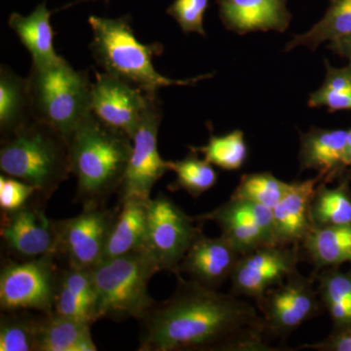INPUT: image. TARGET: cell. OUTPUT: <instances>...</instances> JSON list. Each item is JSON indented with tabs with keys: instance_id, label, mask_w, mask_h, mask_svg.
<instances>
[{
	"instance_id": "cell-1",
	"label": "cell",
	"mask_w": 351,
	"mask_h": 351,
	"mask_svg": "<svg viewBox=\"0 0 351 351\" xmlns=\"http://www.w3.org/2000/svg\"><path fill=\"white\" fill-rule=\"evenodd\" d=\"M179 276L174 294L144 317L141 351L272 350L257 308Z\"/></svg>"
},
{
	"instance_id": "cell-2",
	"label": "cell",
	"mask_w": 351,
	"mask_h": 351,
	"mask_svg": "<svg viewBox=\"0 0 351 351\" xmlns=\"http://www.w3.org/2000/svg\"><path fill=\"white\" fill-rule=\"evenodd\" d=\"M71 174L84 206H101L119 191L130 158L133 141L90 113L68 140Z\"/></svg>"
},
{
	"instance_id": "cell-3",
	"label": "cell",
	"mask_w": 351,
	"mask_h": 351,
	"mask_svg": "<svg viewBox=\"0 0 351 351\" xmlns=\"http://www.w3.org/2000/svg\"><path fill=\"white\" fill-rule=\"evenodd\" d=\"M88 22L93 32L90 51L98 66L145 93L157 95L161 88L174 85L191 86L214 76L206 73L189 80H171L159 73L154 58L162 54V44L140 43L132 29L130 16H90Z\"/></svg>"
},
{
	"instance_id": "cell-4",
	"label": "cell",
	"mask_w": 351,
	"mask_h": 351,
	"mask_svg": "<svg viewBox=\"0 0 351 351\" xmlns=\"http://www.w3.org/2000/svg\"><path fill=\"white\" fill-rule=\"evenodd\" d=\"M0 169L50 197L71 174L68 141L48 124L29 119L2 138Z\"/></svg>"
},
{
	"instance_id": "cell-5",
	"label": "cell",
	"mask_w": 351,
	"mask_h": 351,
	"mask_svg": "<svg viewBox=\"0 0 351 351\" xmlns=\"http://www.w3.org/2000/svg\"><path fill=\"white\" fill-rule=\"evenodd\" d=\"M27 85L32 119L56 129L66 141L92 112L88 73L64 59L50 66L32 64Z\"/></svg>"
},
{
	"instance_id": "cell-6",
	"label": "cell",
	"mask_w": 351,
	"mask_h": 351,
	"mask_svg": "<svg viewBox=\"0 0 351 351\" xmlns=\"http://www.w3.org/2000/svg\"><path fill=\"white\" fill-rule=\"evenodd\" d=\"M158 271V265L145 250L97 265L92 269L97 319H142L156 304L149 294V283Z\"/></svg>"
},
{
	"instance_id": "cell-7",
	"label": "cell",
	"mask_w": 351,
	"mask_h": 351,
	"mask_svg": "<svg viewBox=\"0 0 351 351\" xmlns=\"http://www.w3.org/2000/svg\"><path fill=\"white\" fill-rule=\"evenodd\" d=\"M195 221L167 196L149 200L145 251L160 270L177 272L189 247L201 234Z\"/></svg>"
},
{
	"instance_id": "cell-8",
	"label": "cell",
	"mask_w": 351,
	"mask_h": 351,
	"mask_svg": "<svg viewBox=\"0 0 351 351\" xmlns=\"http://www.w3.org/2000/svg\"><path fill=\"white\" fill-rule=\"evenodd\" d=\"M55 255L24 263H7L0 274V306L3 311H54L58 277Z\"/></svg>"
},
{
	"instance_id": "cell-9",
	"label": "cell",
	"mask_w": 351,
	"mask_h": 351,
	"mask_svg": "<svg viewBox=\"0 0 351 351\" xmlns=\"http://www.w3.org/2000/svg\"><path fill=\"white\" fill-rule=\"evenodd\" d=\"M313 276L295 270L282 284L270 289L257 302L267 336L286 338L304 322L319 315L323 307Z\"/></svg>"
},
{
	"instance_id": "cell-10",
	"label": "cell",
	"mask_w": 351,
	"mask_h": 351,
	"mask_svg": "<svg viewBox=\"0 0 351 351\" xmlns=\"http://www.w3.org/2000/svg\"><path fill=\"white\" fill-rule=\"evenodd\" d=\"M301 258V245H265L243 254L230 276L232 294L260 301L297 270Z\"/></svg>"
},
{
	"instance_id": "cell-11",
	"label": "cell",
	"mask_w": 351,
	"mask_h": 351,
	"mask_svg": "<svg viewBox=\"0 0 351 351\" xmlns=\"http://www.w3.org/2000/svg\"><path fill=\"white\" fill-rule=\"evenodd\" d=\"M162 110L158 98L145 113L133 138L130 158L120 186V201L136 198L147 201L157 182L170 171V161L164 160L157 149Z\"/></svg>"
},
{
	"instance_id": "cell-12",
	"label": "cell",
	"mask_w": 351,
	"mask_h": 351,
	"mask_svg": "<svg viewBox=\"0 0 351 351\" xmlns=\"http://www.w3.org/2000/svg\"><path fill=\"white\" fill-rule=\"evenodd\" d=\"M157 98V95L145 93L106 71L96 73L92 82L91 112L133 141L145 113Z\"/></svg>"
},
{
	"instance_id": "cell-13",
	"label": "cell",
	"mask_w": 351,
	"mask_h": 351,
	"mask_svg": "<svg viewBox=\"0 0 351 351\" xmlns=\"http://www.w3.org/2000/svg\"><path fill=\"white\" fill-rule=\"evenodd\" d=\"M117 213L90 205L75 218L56 221L57 253L66 256L69 267L92 269L101 262Z\"/></svg>"
},
{
	"instance_id": "cell-14",
	"label": "cell",
	"mask_w": 351,
	"mask_h": 351,
	"mask_svg": "<svg viewBox=\"0 0 351 351\" xmlns=\"http://www.w3.org/2000/svg\"><path fill=\"white\" fill-rule=\"evenodd\" d=\"M195 219L197 223L206 221L216 223L221 228V235L240 255L265 245H277L274 212L258 203L230 197L221 206Z\"/></svg>"
},
{
	"instance_id": "cell-15",
	"label": "cell",
	"mask_w": 351,
	"mask_h": 351,
	"mask_svg": "<svg viewBox=\"0 0 351 351\" xmlns=\"http://www.w3.org/2000/svg\"><path fill=\"white\" fill-rule=\"evenodd\" d=\"M0 234L7 248L20 257L32 260L57 254L56 221L38 206L25 205L2 214Z\"/></svg>"
},
{
	"instance_id": "cell-16",
	"label": "cell",
	"mask_w": 351,
	"mask_h": 351,
	"mask_svg": "<svg viewBox=\"0 0 351 351\" xmlns=\"http://www.w3.org/2000/svg\"><path fill=\"white\" fill-rule=\"evenodd\" d=\"M240 256L223 235L212 239L201 233L189 247L176 274H188L191 280L217 290L230 278Z\"/></svg>"
},
{
	"instance_id": "cell-17",
	"label": "cell",
	"mask_w": 351,
	"mask_h": 351,
	"mask_svg": "<svg viewBox=\"0 0 351 351\" xmlns=\"http://www.w3.org/2000/svg\"><path fill=\"white\" fill-rule=\"evenodd\" d=\"M226 29L237 34L256 32H284L292 14L287 0H216Z\"/></svg>"
},
{
	"instance_id": "cell-18",
	"label": "cell",
	"mask_w": 351,
	"mask_h": 351,
	"mask_svg": "<svg viewBox=\"0 0 351 351\" xmlns=\"http://www.w3.org/2000/svg\"><path fill=\"white\" fill-rule=\"evenodd\" d=\"M322 176L302 182H291L282 199L272 209L274 237L277 245H301L313 228L311 204Z\"/></svg>"
},
{
	"instance_id": "cell-19",
	"label": "cell",
	"mask_w": 351,
	"mask_h": 351,
	"mask_svg": "<svg viewBox=\"0 0 351 351\" xmlns=\"http://www.w3.org/2000/svg\"><path fill=\"white\" fill-rule=\"evenodd\" d=\"M348 130L313 127L301 133L299 160L301 170H315L325 182H331L346 167Z\"/></svg>"
},
{
	"instance_id": "cell-20",
	"label": "cell",
	"mask_w": 351,
	"mask_h": 351,
	"mask_svg": "<svg viewBox=\"0 0 351 351\" xmlns=\"http://www.w3.org/2000/svg\"><path fill=\"white\" fill-rule=\"evenodd\" d=\"M120 202L121 207L113 219L101 262L145 250L149 200L128 198Z\"/></svg>"
},
{
	"instance_id": "cell-21",
	"label": "cell",
	"mask_w": 351,
	"mask_h": 351,
	"mask_svg": "<svg viewBox=\"0 0 351 351\" xmlns=\"http://www.w3.org/2000/svg\"><path fill=\"white\" fill-rule=\"evenodd\" d=\"M51 14L46 2H43L29 16L13 13L9 18V27L32 55L34 66H50L64 59L53 45L55 32L50 23Z\"/></svg>"
},
{
	"instance_id": "cell-22",
	"label": "cell",
	"mask_w": 351,
	"mask_h": 351,
	"mask_svg": "<svg viewBox=\"0 0 351 351\" xmlns=\"http://www.w3.org/2000/svg\"><path fill=\"white\" fill-rule=\"evenodd\" d=\"M301 248L313 263L314 274L351 263V223L313 228L302 242Z\"/></svg>"
},
{
	"instance_id": "cell-23",
	"label": "cell",
	"mask_w": 351,
	"mask_h": 351,
	"mask_svg": "<svg viewBox=\"0 0 351 351\" xmlns=\"http://www.w3.org/2000/svg\"><path fill=\"white\" fill-rule=\"evenodd\" d=\"M90 323L44 314L38 351H96Z\"/></svg>"
},
{
	"instance_id": "cell-24",
	"label": "cell",
	"mask_w": 351,
	"mask_h": 351,
	"mask_svg": "<svg viewBox=\"0 0 351 351\" xmlns=\"http://www.w3.org/2000/svg\"><path fill=\"white\" fill-rule=\"evenodd\" d=\"M27 78L2 64L0 69V130L10 135L32 119Z\"/></svg>"
},
{
	"instance_id": "cell-25",
	"label": "cell",
	"mask_w": 351,
	"mask_h": 351,
	"mask_svg": "<svg viewBox=\"0 0 351 351\" xmlns=\"http://www.w3.org/2000/svg\"><path fill=\"white\" fill-rule=\"evenodd\" d=\"M313 276L318 282V294L335 329L351 326V272L327 267Z\"/></svg>"
},
{
	"instance_id": "cell-26",
	"label": "cell",
	"mask_w": 351,
	"mask_h": 351,
	"mask_svg": "<svg viewBox=\"0 0 351 351\" xmlns=\"http://www.w3.org/2000/svg\"><path fill=\"white\" fill-rule=\"evenodd\" d=\"M351 34V0H329L324 17L304 34H298L285 46L291 51L299 46L315 50L321 44L330 43Z\"/></svg>"
},
{
	"instance_id": "cell-27",
	"label": "cell",
	"mask_w": 351,
	"mask_h": 351,
	"mask_svg": "<svg viewBox=\"0 0 351 351\" xmlns=\"http://www.w3.org/2000/svg\"><path fill=\"white\" fill-rule=\"evenodd\" d=\"M321 182L314 193L311 204L313 228L343 226L351 223V195L348 181L330 189Z\"/></svg>"
},
{
	"instance_id": "cell-28",
	"label": "cell",
	"mask_w": 351,
	"mask_h": 351,
	"mask_svg": "<svg viewBox=\"0 0 351 351\" xmlns=\"http://www.w3.org/2000/svg\"><path fill=\"white\" fill-rule=\"evenodd\" d=\"M43 320L23 311H6L0 320V350L38 351Z\"/></svg>"
},
{
	"instance_id": "cell-29",
	"label": "cell",
	"mask_w": 351,
	"mask_h": 351,
	"mask_svg": "<svg viewBox=\"0 0 351 351\" xmlns=\"http://www.w3.org/2000/svg\"><path fill=\"white\" fill-rule=\"evenodd\" d=\"M197 152L191 151L184 159L170 161V171L176 174L172 191L184 189L189 195L199 197L213 188L218 181V173L206 159H200Z\"/></svg>"
},
{
	"instance_id": "cell-30",
	"label": "cell",
	"mask_w": 351,
	"mask_h": 351,
	"mask_svg": "<svg viewBox=\"0 0 351 351\" xmlns=\"http://www.w3.org/2000/svg\"><path fill=\"white\" fill-rule=\"evenodd\" d=\"M189 149L203 154L208 162L226 171L241 169L248 158V145L241 130H234L223 136L211 134L207 145L189 147Z\"/></svg>"
},
{
	"instance_id": "cell-31",
	"label": "cell",
	"mask_w": 351,
	"mask_h": 351,
	"mask_svg": "<svg viewBox=\"0 0 351 351\" xmlns=\"http://www.w3.org/2000/svg\"><path fill=\"white\" fill-rule=\"evenodd\" d=\"M343 68H334L325 60L326 76L319 89L309 96L308 107H326L330 112L351 110V61Z\"/></svg>"
},
{
	"instance_id": "cell-32",
	"label": "cell",
	"mask_w": 351,
	"mask_h": 351,
	"mask_svg": "<svg viewBox=\"0 0 351 351\" xmlns=\"http://www.w3.org/2000/svg\"><path fill=\"white\" fill-rule=\"evenodd\" d=\"M291 182L277 179L270 172L243 175L230 197L258 203L274 209L290 189Z\"/></svg>"
},
{
	"instance_id": "cell-33",
	"label": "cell",
	"mask_w": 351,
	"mask_h": 351,
	"mask_svg": "<svg viewBox=\"0 0 351 351\" xmlns=\"http://www.w3.org/2000/svg\"><path fill=\"white\" fill-rule=\"evenodd\" d=\"M210 0H174L166 13L179 24L184 34L195 32L205 36L203 17Z\"/></svg>"
},
{
	"instance_id": "cell-34",
	"label": "cell",
	"mask_w": 351,
	"mask_h": 351,
	"mask_svg": "<svg viewBox=\"0 0 351 351\" xmlns=\"http://www.w3.org/2000/svg\"><path fill=\"white\" fill-rule=\"evenodd\" d=\"M53 313L71 319L84 321L90 324L97 321L93 307L90 306L82 298L66 287L59 278Z\"/></svg>"
},
{
	"instance_id": "cell-35",
	"label": "cell",
	"mask_w": 351,
	"mask_h": 351,
	"mask_svg": "<svg viewBox=\"0 0 351 351\" xmlns=\"http://www.w3.org/2000/svg\"><path fill=\"white\" fill-rule=\"evenodd\" d=\"M36 189L27 182L5 174L0 177V208L3 213L17 211L27 205Z\"/></svg>"
},
{
	"instance_id": "cell-36",
	"label": "cell",
	"mask_w": 351,
	"mask_h": 351,
	"mask_svg": "<svg viewBox=\"0 0 351 351\" xmlns=\"http://www.w3.org/2000/svg\"><path fill=\"white\" fill-rule=\"evenodd\" d=\"M59 280L71 289L78 297L82 298L83 301L90 306L93 307L96 313L97 294L92 269L71 267L63 272Z\"/></svg>"
},
{
	"instance_id": "cell-37",
	"label": "cell",
	"mask_w": 351,
	"mask_h": 351,
	"mask_svg": "<svg viewBox=\"0 0 351 351\" xmlns=\"http://www.w3.org/2000/svg\"><path fill=\"white\" fill-rule=\"evenodd\" d=\"M301 348L323 351H351V326L336 330L320 343L304 345Z\"/></svg>"
},
{
	"instance_id": "cell-38",
	"label": "cell",
	"mask_w": 351,
	"mask_h": 351,
	"mask_svg": "<svg viewBox=\"0 0 351 351\" xmlns=\"http://www.w3.org/2000/svg\"><path fill=\"white\" fill-rule=\"evenodd\" d=\"M328 48L332 50L335 54L339 55V57L351 61V34L330 43Z\"/></svg>"
},
{
	"instance_id": "cell-39",
	"label": "cell",
	"mask_w": 351,
	"mask_h": 351,
	"mask_svg": "<svg viewBox=\"0 0 351 351\" xmlns=\"http://www.w3.org/2000/svg\"><path fill=\"white\" fill-rule=\"evenodd\" d=\"M345 162L346 167L351 166V129L348 130V145H346Z\"/></svg>"
},
{
	"instance_id": "cell-40",
	"label": "cell",
	"mask_w": 351,
	"mask_h": 351,
	"mask_svg": "<svg viewBox=\"0 0 351 351\" xmlns=\"http://www.w3.org/2000/svg\"><path fill=\"white\" fill-rule=\"evenodd\" d=\"M88 1H95V0H80L78 2H88ZM106 2H108V0H105Z\"/></svg>"
}]
</instances>
